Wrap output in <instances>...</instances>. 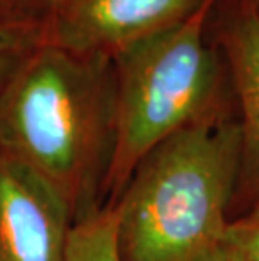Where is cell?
<instances>
[{
    "label": "cell",
    "mask_w": 259,
    "mask_h": 261,
    "mask_svg": "<svg viewBox=\"0 0 259 261\" xmlns=\"http://www.w3.org/2000/svg\"><path fill=\"white\" fill-rule=\"evenodd\" d=\"M220 251L227 261H259V202L231 221Z\"/></svg>",
    "instance_id": "9"
},
{
    "label": "cell",
    "mask_w": 259,
    "mask_h": 261,
    "mask_svg": "<svg viewBox=\"0 0 259 261\" xmlns=\"http://www.w3.org/2000/svg\"><path fill=\"white\" fill-rule=\"evenodd\" d=\"M73 224L56 189L0 150V261H64Z\"/></svg>",
    "instance_id": "5"
},
{
    "label": "cell",
    "mask_w": 259,
    "mask_h": 261,
    "mask_svg": "<svg viewBox=\"0 0 259 261\" xmlns=\"http://www.w3.org/2000/svg\"><path fill=\"white\" fill-rule=\"evenodd\" d=\"M254 2H256V5H257V9H259V0H254Z\"/></svg>",
    "instance_id": "12"
},
{
    "label": "cell",
    "mask_w": 259,
    "mask_h": 261,
    "mask_svg": "<svg viewBox=\"0 0 259 261\" xmlns=\"http://www.w3.org/2000/svg\"><path fill=\"white\" fill-rule=\"evenodd\" d=\"M42 44L41 20H0V94Z\"/></svg>",
    "instance_id": "8"
},
{
    "label": "cell",
    "mask_w": 259,
    "mask_h": 261,
    "mask_svg": "<svg viewBox=\"0 0 259 261\" xmlns=\"http://www.w3.org/2000/svg\"><path fill=\"white\" fill-rule=\"evenodd\" d=\"M204 0H49L44 44L111 59L131 44L185 20Z\"/></svg>",
    "instance_id": "4"
},
{
    "label": "cell",
    "mask_w": 259,
    "mask_h": 261,
    "mask_svg": "<svg viewBox=\"0 0 259 261\" xmlns=\"http://www.w3.org/2000/svg\"><path fill=\"white\" fill-rule=\"evenodd\" d=\"M64 261H121L111 204H104L73 224Z\"/></svg>",
    "instance_id": "7"
},
{
    "label": "cell",
    "mask_w": 259,
    "mask_h": 261,
    "mask_svg": "<svg viewBox=\"0 0 259 261\" xmlns=\"http://www.w3.org/2000/svg\"><path fill=\"white\" fill-rule=\"evenodd\" d=\"M217 0L185 20L114 54V145L106 204L123 191L140 160L190 125L234 116L227 68L207 24Z\"/></svg>",
    "instance_id": "3"
},
{
    "label": "cell",
    "mask_w": 259,
    "mask_h": 261,
    "mask_svg": "<svg viewBox=\"0 0 259 261\" xmlns=\"http://www.w3.org/2000/svg\"><path fill=\"white\" fill-rule=\"evenodd\" d=\"M199 261H227V258L224 256L222 251H220V248H219L217 251H214V253H211V254H207L206 258H202V259H199Z\"/></svg>",
    "instance_id": "11"
},
{
    "label": "cell",
    "mask_w": 259,
    "mask_h": 261,
    "mask_svg": "<svg viewBox=\"0 0 259 261\" xmlns=\"http://www.w3.org/2000/svg\"><path fill=\"white\" fill-rule=\"evenodd\" d=\"M49 0H0V20H39Z\"/></svg>",
    "instance_id": "10"
},
{
    "label": "cell",
    "mask_w": 259,
    "mask_h": 261,
    "mask_svg": "<svg viewBox=\"0 0 259 261\" xmlns=\"http://www.w3.org/2000/svg\"><path fill=\"white\" fill-rule=\"evenodd\" d=\"M220 54L238 108L241 153L231 221L259 202V9L254 0H234L217 27Z\"/></svg>",
    "instance_id": "6"
},
{
    "label": "cell",
    "mask_w": 259,
    "mask_h": 261,
    "mask_svg": "<svg viewBox=\"0 0 259 261\" xmlns=\"http://www.w3.org/2000/svg\"><path fill=\"white\" fill-rule=\"evenodd\" d=\"M114 73L106 56L42 44L0 94V150L39 174L74 223L106 204Z\"/></svg>",
    "instance_id": "1"
},
{
    "label": "cell",
    "mask_w": 259,
    "mask_h": 261,
    "mask_svg": "<svg viewBox=\"0 0 259 261\" xmlns=\"http://www.w3.org/2000/svg\"><path fill=\"white\" fill-rule=\"evenodd\" d=\"M238 118L190 125L165 138L111 202L121 261H199L231 223L239 170Z\"/></svg>",
    "instance_id": "2"
}]
</instances>
